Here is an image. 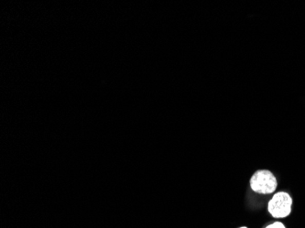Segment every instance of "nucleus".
Instances as JSON below:
<instances>
[{
    "mask_svg": "<svg viewBox=\"0 0 305 228\" xmlns=\"http://www.w3.org/2000/svg\"><path fill=\"white\" fill-rule=\"evenodd\" d=\"M277 185L276 177L268 170H259L250 178V187L257 194H273L276 191Z\"/></svg>",
    "mask_w": 305,
    "mask_h": 228,
    "instance_id": "1",
    "label": "nucleus"
},
{
    "mask_svg": "<svg viewBox=\"0 0 305 228\" xmlns=\"http://www.w3.org/2000/svg\"><path fill=\"white\" fill-rule=\"evenodd\" d=\"M293 199L289 194L285 192H278L268 204V211L275 218H283L292 212Z\"/></svg>",
    "mask_w": 305,
    "mask_h": 228,
    "instance_id": "2",
    "label": "nucleus"
},
{
    "mask_svg": "<svg viewBox=\"0 0 305 228\" xmlns=\"http://www.w3.org/2000/svg\"><path fill=\"white\" fill-rule=\"evenodd\" d=\"M266 228H286L284 224L281 223V222H275L273 224H270Z\"/></svg>",
    "mask_w": 305,
    "mask_h": 228,
    "instance_id": "3",
    "label": "nucleus"
},
{
    "mask_svg": "<svg viewBox=\"0 0 305 228\" xmlns=\"http://www.w3.org/2000/svg\"><path fill=\"white\" fill-rule=\"evenodd\" d=\"M240 228H248V227H246V226H243V227H240Z\"/></svg>",
    "mask_w": 305,
    "mask_h": 228,
    "instance_id": "4",
    "label": "nucleus"
}]
</instances>
